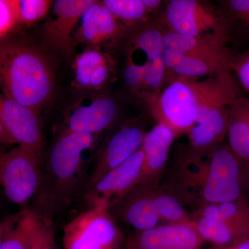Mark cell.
<instances>
[{
  "label": "cell",
  "mask_w": 249,
  "mask_h": 249,
  "mask_svg": "<svg viewBox=\"0 0 249 249\" xmlns=\"http://www.w3.org/2000/svg\"><path fill=\"white\" fill-rule=\"evenodd\" d=\"M178 180L175 196L182 204L196 202V209L206 204L248 200V170L229 145H219L200 160H181Z\"/></svg>",
  "instance_id": "6da1fadb"
},
{
  "label": "cell",
  "mask_w": 249,
  "mask_h": 249,
  "mask_svg": "<svg viewBox=\"0 0 249 249\" xmlns=\"http://www.w3.org/2000/svg\"><path fill=\"white\" fill-rule=\"evenodd\" d=\"M98 134L63 131L46 159L34 211L50 219L70 204L83 178V153L94 147Z\"/></svg>",
  "instance_id": "7a4b0ae2"
},
{
  "label": "cell",
  "mask_w": 249,
  "mask_h": 249,
  "mask_svg": "<svg viewBox=\"0 0 249 249\" xmlns=\"http://www.w3.org/2000/svg\"><path fill=\"white\" fill-rule=\"evenodd\" d=\"M0 79L4 96L40 113L53 93L48 60L38 49L24 42L1 44Z\"/></svg>",
  "instance_id": "3957f363"
},
{
  "label": "cell",
  "mask_w": 249,
  "mask_h": 249,
  "mask_svg": "<svg viewBox=\"0 0 249 249\" xmlns=\"http://www.w3.org/2000/svg\"><path fill=\"white\" fill-rule=\"evenodd\" d=\"M116 219L137 231L148 230L165 224L193 225L182 203L160 185H138L109 209Z\"/></svg>",
  "instance_id": "277c9868"
},
{
  "label": "cell",
  "mask_w": 249,
  "mask_h": 249,
  "mask_svg": "<svg viewBox=\"0 0 249 249\" xmlns=\"http://www.w3.org/2000/svg\"><path fill=\"white\" fill-rule=\"evenodd\" d=\"M109 210L90 207L64 228L65 249H121L124 234Z\"/></svg>",
  "instance_id": "5b68a950"
},
{
  "label": "cell",
  "mask_w": 249,
  "mask_h": 249,
  "mask_svg": "<svg viewBox=\"0 0 249 249\" xmlns=\"http://www.w3.org/2000/svg\"><path fill=\"white\" fill-rule=\"evenodd\" d=\"M42 157L26 147H15L0 157V182L6 197L16 204H24L36 196L43 169Z\"/></svg>",
  "instance_id": "8992f818"
},
{
  "label": "cell",
  "mask_w": 249,
  "mask_h": 249,
  "mask_svg": "<svg viewBox=\"0 0 249 249\" xmlns=\"http://www.w3.org/2000/svg\"><path fill=\"white\" fill-rule=\"evenodd\" d=\"M193 80L183 78L172 80L150 104L152 116L157 124L169 127L176 138L188 135L196 125V98Z\"/></svg>",
  "instance_id": "52a82bcc"
},
{
  "label": "cell",
  "mask_w": 249,
  "mask_h": 249,
  "mask_svg": "<svg viewBox=\"0 0 249 249\" xmlns=\"http://www.w3.org/2000/svg\"><path fill=\"white\" fill-rule=\"evenodd\" d=\"M1 142L10 145L18 143L42 157L43 135L40 112L1 95Z\"/></svg>",
  "instance_id": "ba28073f"
},
{
  "label": "cell",
  "mask_w": 249,
  "mask_h": 249,
  "mask_svg": "<svg viewBox=\"0 0 249 249\" xmlns=\"http://www.w3.org/2000/svg\"><path fill=\"white\" fill-rule=\"evenodd\" d=\"M146 132L137 121L121 124L106 138L95 157L86 191L92 188L108 172L130 158L142 147Z\"/></svg>",
  "instance_id": "9c48e42d"
},
{
  "label": "cell",
  "mask_w": 249,
  "mask_h": 249,
  "mask_svg": "<svg viewBox=\"0 0 249 249\" xmlns=\"http://www.w3.org/2000/svg\"><path fill=\"white\" fill-rule=\"evenodd\" d=\"M143 160L142 147L130 158L108 172L92 188L86 191L87 204L89 207L111 209L137 186Z\"/></svg>",
  "instance_id": "30bf717a"
},
{
  "label": "cell",
  "mask_w": 249,
  "mask_h": 249,
  "mask_svg": "<svg viewBox=\"0 0 249 249\" xmlns=\"http://www.w3.org/2000/svg\"><path fill=\"white\" fill-rule=\"evenodd\" d=\"M164 22L172 32L191 37L225 34L220 18L196 0H171L165 7Z\"/></svg>",
  "instance_id": "8fae6325"
},
{
  "label": "cell",
  "mask_w": 249,
  "mask_h": 249,
  "mask_svg": "<svg viewBox=\"0 0 249 249\" xmlns=\"http://www.w3.org/2000/svg\"><path fill=\"white\" fill-rule=\"evenodd\" d=\"M94 0H57L48 20L42 26V37L52 49L71 54L74 49L75 27L87 8Z\"/></svg>",
  "instance_id": "7c38bea8"
},
{
  "label": "cell",
  "mask_w": 249,
  "mask_h": 249,
  "mask_svg": "<svg viewBox=\"0 0 249 249\" xmlns=\"http://www.w3.org/2000/svg\"><path fill=\"white\" fill-rule=\"evenodd\" d=\"M118 115L117 104L112 98L105 95L84 98L67 111L64 131L98 134L111 128Z\"/></svg>",
  "instance_id": "4fadbf2b"
},
{
  "label": "cell",
  "mask_w": 249,
  "mask_h": 249,
  "mask_svg": "<svg viewBox=\"0 0 249 249\" xmlns=\"http://www.w3.org/2000/svg\"><path fill=\"white\" fill-rule=\"evenodd\" d=\"M204 243L193 226L165 224L137 231L127 240L125 249H204Z\"/></svg>",
  "instance_id": "5bb4252c"
},
{
  "label": "cell",
  "mask_w": 249,
  "mask_h": 249,
  "mask_svg": "<svg viewBox=\"0 0 249 249\" xmlns=\"http://www.w3.org/2000/svg\"><path fill=\"white\" fill-rule=\"evenodd\" d=\"M175 138L173 131L162 124H157L146 132L142 145L143 163L137 186L160 185Z\"/></svg>",
  "instance_id": "9a60e30c"
},
{
  "label": "cell",
  "mask_w": 249,
  "mask_h": 249,
  "mask_svg": "<svg viewBox=\"0 0 249 249\" xmlns=\"http://www.w3.org/2000/svg\"><path fill=\"white\" fill-rule=\"evenodd\" d=\"M191 217L195 229L204 242L214 246H228L249 238V227L204 217L193 212Z\"/></svg>",
  "instance_id": "2e32d148"
},
{
  "label": "cell",
  "mask_w": 249,
  "mask_h": 249,
  "mask_svg": "<svg viewBox=\"0 0 249 249\" xmlns=\"http://www.w3.org/2000/svg\"><path fill=\"white\" fill-rule=\"evenodd\" d=\"M229 146L246 166L249 165V98L240 96L229 108Z\"/></svg>",
  "instance_id": "e0dca14e"
},
{
  "label": "cell",
  "mask_w": 249,
  "mask_h": 249,
  "mask_svg": "<svg viewBox=\"0 0 249 249\" xmlns=\"http://www.w3.org/2000/svg\"><path fill=\"white\" fill-rule=\"evenodd\" d=\"M231 70V62L226 51L204 56H186L173 69V79L177 78L196 80L201 77L217 76ZM171 81V80H170Z\"/></svg>",
  "instance_id": "ac0fdd59"
},
{
  "label": "cell",
  "mask_w": 249,
  "mask_h": 249,
  "mask_svg": "<svg viewBox=\"0 0 249 249\" xmlns=\"http://www.w3.org/2000/svg\"><path fill=\"white\" fill-rule=\"evenodd\" d=\"M225 34L191 37L165 31V48L176 49L186 56H204L225 51Z\"/></svg>",
  "instance_id": "d6986e66"
},
{
  "label": "cell",
  "mask_w": 249,
  "mask_h": 249,
  "mask_svg": "<svg viewBox=\"0 0 249 249\" xmlns=\"http://www.w3.org/2000/svg\"><path fill=\"white\" fill-rule=\"evenodd\" d=\"M34 212L23 210L3 219L0 224V249H28Z\"/></svg>",
  "instance_id": "ffe728a7"
},
{
  "label": "cell",
  "mask_w": 249,
  "mask_h": 249,
  "mask_svg": "<svg viewBox=\"0 0 249 249\" xmlns=\"http://www.w3.org/2000/svg\"><path fill=\"white\" fill-rule=\"evenodd\" d=\"M204 217L217 218L227 222L249 227V202L237 200L206 204L193 211Z\"/></svg>",
  "instance_id": "44dd1931"
},
{
  "label": "cell",
  "mask_w": 249,
  "mask_h": 249,
  "mask_svg": "<svg viewBox=\"0 0 249 249\" xmlns=\"http://www.w3.org/2000/svg\"><path fill=\"white\" fill-rule=\"evenodd\" d=\"M103 3L127 28L146 22L150 14L142 0H104Z\"/></svg>",
  "instance_id": "7402d4cb"
},
{
  "label": "cell",
  "mask_w": 249,
  "mask_h": 249,
  "mask_svg": "<svg viewBox=\"0 0 249 249\" xmlns=\"http://www.w3.org/2000/svg\"><path fill=\"white\" fill-rule=\"evenodd\" d=\"M99 47H89L75 58V84L80 89H89L91 73L96 67L110 60Z\"/></svg>",
  "instance_id": "603a6c76"
},
{
  "label": "cell",
  "mask_w": 249,
  "mask_h": 249,
  "mask_svg": "<svg viewBox=\"0 0 249 249\" xmlns=\"http://www.w3.org/2000/svg\"><path fill=\"white\" fill-rule=\"evenodd\" d=\"M165 31L157 25H147L139 29L132 38L134 49H139L146 55V62L163 58Z\"/></svg>",
  "instance_id": "cb8c5ba5"
},
{
  "label": "cell",
  "mask_w": 249,
  "mask_h": 249,
  "mask_svg": "<svg viewBox=\"0 0 249 249\" xmlns=\"http://www.w3.org/2000/svg\"><path fill=\"white\" fill-rule=\"evenodd\" d=\"M101 1H93L89 5L80 19L79 29L75 34V40L89 47H99L102 43L98 29Z\"/></svg>",
  "instance_id": "d4e9b609"
},
{
  "label": "cell",
  "mask_w": 249,
  "mask_h": 249,
  "mask_svg": "<svg viewBox=\"0 0 249 249\" xmlns=\"http://www.w3.org/2000/svg\"><path fill=\"white\" fill-rule=\"evenodd\" d=\"M34 221L28 249H58L55 242L53 223L51 219L42 217L34 211Z\"/></svg>",
  "instance_id": "484cf974"
},
{
  "label": "cell",
  "mask_w": 249,
  "mask_h": 249,
  "mask_svg": "<svg viewBox=\"0 0 249 249\" xmlns=\"http://www.w3.org/2000/svg\"><path fill=\"white\" fill-rule=\"evenodd\" d=\"M98 29L102 43L119 40L127 30V27L113 16L103 1L100 6Z\"/></svg>",
  "instance_id": "4316f807"
},
{
  "label": "cell",
  "mask_w": 249,
  "mask_h": 249,
  "mask_svg": "<svg viewBox=\"0 0 249 249\" xmlns=\"http://www.w3.org/2000/svg\"><path fill=\"white\" fill-rule=\"evenodd\" d=\"M53 1L49 0H20L19 1L20 22L32 25L48 14Z\"/></svg>",
  "instance_id": "83f0119b"
},
{
  "label": "cell",
  "mask_w": 249,
  "mask_h": 249,
  "mask_svg": "<svg viewBox=\"0 0 249 249\" xmlns=\"http://www.w3.org/2000/svg\"><path fill=\"white\" fill-rule=\"evenodd\" d=\"M19 0L0 1V37L4 38L18 22L19 17Z\"/></svg>",
  "instance_id": "f1b7e54d"
},
{
  "label": "cell",
  "mask_w": 249,
  "mask_h": 249,
  "mask_svg": "<svg viewBox=\"0 0 249 249\" xmlns=\"http://www.w3.org/2000/svg\"><path fill=\"white\" fill-rule=\"evenodd\" d=\"M145 65L136 63L129 56L124 71V78L127 86L131 89L140 91L145 78Z\"/></svg>",
  "instance_id": "f546056e"
},
{
  "label": "cell",
  "mask_w": 249,
  "mask_h": 249,
  "mask_svg": "<svg viewBox=\"0 0 249 249\" xmlns=\"http://www.w3.org/2000/svg\"><path fill=\"white\" fill-rule=\"evenodd\" d=\"M114 70V60L112 59L98 65L91 73L89 89H102L110 80Z\"/></svg>",
  "instance_id": "4dcf8cb0"
},
{
  "label": "cell",
  "mask_w": 249,
  "mask_h": 249,
  "mask_svg": "<svg viewBox=\"0 0 249 249\" xmlns=\"http://www.w3.org/2000/svg\"><path fill=\"white\" fill-rule=\"evenodd\" d=\"M227 4L237 19L249 25V0H231Z\"/></svg>",
  "instance_id": "1f68e13d"
},
{
  "label": "cell",
  "mask_w": 249,
  "mask_h": 249,
  "mask_svg": "<svg viewBox=\"0 0 249 249\" xmlns=\"http://www.w3.org/2000/svg\"><path fill=\"white\" fill-rule=\"evenodd\" d=\"M184 57V55L181 52L175 49L165 48L163 53V60L165 67H166L167 73L169 74V71L171 73L174 68L178 66V64Z\"/></svg>",
  "instance_id": "d6a6232c"
},
{
  "label": "cell",
  "mask_w": 249,
  "mask_h": 249,
  "mask_svg": "<svg viewBox=\"0 0 249 249\" xmlns=\"http://www.w3.org/2000/svg\"><path fill=\"white\" fill-rule=\"evenodd\" d=\"M236 70L241 83L249 93V55L240 60Z\"/></svg>",
  "instance_id": "836d02e7"
},
{
  "label": "cell",
  "mask_w": 249,
  "mask_h": 249,
  "mask_svg": "<svg viewBox=\"0 0 249 249\" xmlns=\"http://www.w3.org/2000/svg\"><path fill=\"white\" fill-rule=\"evenodd\" d=\"M206 249H249V238L228 246H214Z\"/></svg>",
  "instance_id": "e575fe53"
},
{
  "label": "cell",
  "mask_w": 249,
  "mask_h": 249,
  "mask_svg": "<svg viewBox=\"0 0 249 249\" xmlns=\"http://www.w3.org/2000/svg\"><path fill=\"white\" fill-rule=\"evenodd\" d=\"M142 4L145 6L150 14L158 11L163 1L160 0H142Z\"/></svg>",
  "instance_id": "d590c367"
},
{
  "label": "cell",
  "mask_w": 249,
  "mask_h": 249,
  "mask_svg": "<svg viewBox=\"0 0 249 249\" xmlns=\"http://www.w3.org/2000/svg\"><path fill=\"white\" fill-rule=\"evenodd\" d=\"M246 167H247V170H248L249 174V165H248V166H246Z\"/></svg>",
  "instance_id": "8d00e7d4"
}]
</instances>
